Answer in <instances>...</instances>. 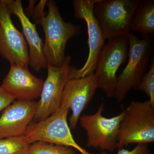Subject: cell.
Segmentation results:
<instances>
[{"label": "cell", "mask_w": 154, "mask_h": 154, "mask_svg": "<svg viewBox=\"0 0 154 154\" xmlns=\"http://www.w3.org/2000/svg\"><path fill=\"white\" fill-rule=\"evenodd\" d=\"M47 15L38 24L44 30L45 39L43 51L48 64L59 67L63 64L66 56V48L70 38L79 35L81 26L63 20L54 1H47Z\"/></svg>", "instance_id": "6da1fadb"}, {"label": "cell", "mask_w": 154, "mask_h": 154, "mask_svg": "<svg viewBox=\"0 0 154 154\" xmlns=\"http://www.w3.org/2000/svg\"><path fill=\"white\" fill-rule=\"evenodd\" d=\"M117 139V148L129 144L154 142V107L149 100L133 101L124 110Z\"/></svg>", "instance_id": "7a4b0ae2"}, {"label": "cell", "mask_w": 154, "mask_h": 154, "mask_svg": "<svg viewBox=\"0 0 154 154\" xmlns=\"http://www.w3.org/2000/svg\"><path fill=\"white\" fill-rule=\"evenodd\" d=\"M127 37L129 43L128 62L118 76L114 96L118 103L122 102L132 89L137 90L147 72L149 60L154 49L153 37H142L139 39L131 33Z\"/></svg>", "instance_id": "3957f363"}, {"label": "cell", "mask_w": 154, "mask_h": 154, "mask_svg": "<svg viewBox=\"0 0 154 154\" xmlns=\"http://www.w3.org/2000/svg\"><path fill=\"white\" fill-rule=\"evenodd\" d=\"M140 0H99L94 13L104 39L127 36Z\"/></svg>", "instance_id": "277c9868"}, {"label": "cell", "mask_w": 154, "mask_h": 154, "mask_svg": "<svg viewBox=\"0 0 154 154\" xmlns=\"http://www.w3.org/2000/svg\"><path fill=\"white\" fill-rule=\"evenodd\" d=\"M64 105L48 118L31 122L25 135L30 144L37 142L71 147L82 154H94L86 150L75 140L67 122L69 110Z\"/></svg>", "instance_id": "5b68a950"}, {"label": "cell", "mask_w": 154, "mask_h": 154, "mask_svg": "<svg viewBox=\"0 0 154 154\" xmlns=\"http://www.w3.org/2000/svg\"><path fill=\"white\" fill-rule=\"evenodd\" d=\"M108 40L99 54L94 75L98 88L102 89L107 97H112L117 86L116 72L128 56L129 43L127 36Z\"/></svg>", "instance_id": "8992f818"}, {"label": "cell", "mask_w": 154, "mask_h": 154, "mask_svg": "<svg viewBox=\"0 0 154 154\" xmlns=\"http://www.w3.org/2000/svg\"><path fill=\"white\" fill-rule=\"evenodd\" d=\"M99 0H74L72 6L74 17L85 20L88 28L89 55L83 67L77 69L71 66L69 79L82 78L94 73L101 50L105 45V39L98 20L94 13V7Z\"/></svg>", "instance_id": "52a82bcc"}, {"label": "cell", "mask_w": 154, "mask_h": 154, "mask_svg": "<svg viewBox=\"0 0 154 154\" xmlns=\"http://www.w3.org/2000/svg\"><path fill=\"white\" fill-rule=\"evenodd\" d=\"M105 109V104L102 102L96 113L82 116L79 120L87 133L88 147L113 152L117 148L119 129L124 112L123 110L116 116L106 118L102 116Z\"/></svg>", "instance_id": "ba28073f"}, {"label": "cell", "mask_w": 154, "mask_h": 154, "mask_svg": "<svg viewBox=\"0 0 154 154\" xmlns=\"http://www.w3.org/2000/svg\"><path fill=\"white\" fill-rule=\"evenodd\" d=\"M71 60L68 55L61 66L55 67L48 65L47 77L43 84L40 100L37 102L33 122L46 119L60 107L64 88L69 80Z\"/></svg>", "instance_id": "9c48e42d"}, {"label": "cell", "mask_w": 154, "mask_h": 154, "mask_svg": "<svg viewBox=\"0 0 154 154\" xmlns=\"http://www.w3.org/2000/svg\"><path fill=\"white\" fill-rule=\"evenodd\" d=\"M4 0L0 1V55L11 63L29 65L28 45L22 33L14 25Z\"/></svg>", "instance_id": "30bf717a"}, {"label": "cell", "mask_w": 154, "mask_h": 154, "mask_svg": "<svg viewBox=\"0 0 154 154\" xmlns=\"http://www.w3.org/2000/svg\"><path fill=\"white\" fill-rule=\"evenodd\" d=\"M98 89L94 72L82 78L69 79L64 88L61 105H64L72 111L69 127L75 129L83 110L93 99Z\"/></svg>", "instance_id": "8fae6325"}, {"label": "cell", "mask_w": 154, "mask_h": 154, "mask_svg": "<svg viewBox=\"0 0 154 154\" xmlns=\"http://www.w3.org/2000/svg\"><path fill=\"white\" fill-rule=\"evenodd\" d=\"M10 64L1 87L14 100L33 101L40 97L44 81L32 74L28 66Z\"/></svg>", "instance_id": "7c38bea8"}, {"label": "cell", "mask_w": 154, "mask_h": 154, "mask_svg": "<svg viewBox=\"0 0 154 154\" xmlns=\"http://www.w3.org/2000/svg\"><path fill=\"white\" fill-rule=\"evenodd\" d=\"M11 14L19 19L22 34L28 45L29 65L33 70L47 69L48 63L43 53V43L36 30V24L30 22L24 11L21 0H4Z\"/></svg>", "instance_id": "4fadbf2b"}, {"label": "cell", "mask_w": 154, "mask_h": 154, "mask_svg": "<svg viewBox=\"0 0 154 154\" xmlns=\"http://www.w3.org/2000/svg\"><path fill=\"white\" fill-rule=\"evenodd\" d=\"M37 106L34 100H17L6 108L0 117V139L25 135Z\"/></svg>", "instance_id": "5bb4252c"}, {"label": "cell", "mask_w": 154, "mask_h": 154, "mask_svg": "<svg viewBox=\"0 0 154 154\" xmlns=\"http://www.w3.org/2000/svg\"><path fill=\"white\" fill-rule=\"evenodd\" d=\"M131 30L139 32L142 37L153 36L154 0L140 1L133 19Z\"/></svg>", "instance_id": "9a60e30c"}, {"label": "cell", "mask_w": 154, "mask_h": 154, "mask_svg": "<svg viewBox=\"0 0 154 154\" xmlns=\"http://www.w3.org/2000/svg\"><path fill=\"white\" fill-rule=\"evenodd\" d=\"M30 145L25 135L0 139V154H28Z\"/></svg>", "instance_id": "2e32d148"}, {"label": "cell", "mask_w": 154, "mask_h": 154, "mask_svg": "<svg viewBox=\"0 0 154 154\" xmlns=\"http://www.w3.org/2000/svg\"><path fill=\"white\" fill-rule=\"evenodd\" d=\"M28 154H75L73 148L37 142L30 145Z\"/></svg>", "instance_id": "e0dca14e"}, {"label": "cell", "mask_w": 154, "mask_h": 154, "mask_svg": "<svg viewBox=\"0 0 154 154\" xmlns=\"http://www.w3.org/2000/svg\"><path fill=\"white\" fill-rule=\"evenodd\" d=\"M137 90L143 91L149 98L150 102L154 107V61L152 57L151 64L149 69L147 72L140 83L138 86Z\"/></svg>", "instance_id": "ac0fdd59"}, {"label": "cell", "mask_w": 154, "mask_h": 154, "mask_svg": "<svg viewBox=\"0 0 154 154\" xmlns=\"http://www.w3.org/2000/svg\"><path fill=\"white\" fill-rule=\"evenodd\" d=\"M117 154H150L146 144H137L135 147L131 150H127L124 148L118 149Z\"/></svg>", "instance_id": "d6986e66"}, {"label": "cell", "mask_w": 154, "mask_h": 154, "mask_svg": "<svg viewBox=\"0 0 154 154\" xmlns=\"http://www.w3.org/2000/svg\"><path fill=\"white\" fill-rule=\"evenodd\" d=\"M45 1H40L38 5L33 8L32 15L36 24H38L42 18L45 17L44 9L47 3Z\"/></svg>", "instance_id": "ffe728a7"}, {"label": "cell", "mask_w": 154, "mask_h": 154, "mask_svg": "<svg viewBox=\"0 0 154 154\" xmlns=\"http://www.w3.org/2000/svg\"><path fill=\"white\" fill-rule=\"evenodd\" d=\"M14 100V98L0 86V111L7 108Z\"/></svg>", "instance_id": "44dd1931"}]
</instances>
